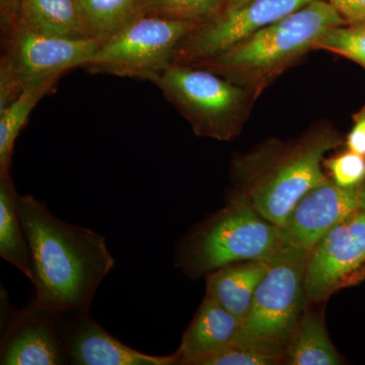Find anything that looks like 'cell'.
Returning <instances> with one entry per match:
<instances>
[{"label": "cell", "mask_w": 365, "mask_h": 365, "mask_svg": "<svg viewBox=\"0 0 365 365\" xmlns=\"http://www.w3.org/2000/svg\"><path fill=\"white\" fill-rule=\"evenodd\" d=\"M365 279V204L336 225L309 253L307 299L323 302Z\"/></svg>", "instance_id": "9c48e42d"}, {"label": "cell", "mask_w": 365, "mask_h": 365, "mask_svg": "<svg viewBox=\"0 0 365 365\" xmlns=\"http://www.w3.org/2000/svg\"><path fill=\"white\" fill-rule=\"evenodd\" d=\"M314 49L326 50L356 62L365 69V25H344L324 34Z\"/></svg>", "instance_id": "603a6c76"}, {"label": "cell", "mask_w": 365, "mask_h": 365, "mask_svg": "<svg viewBox=\"0 0 365 365\" xmlns=\"http://www.w3.org/2000/svg\"><path fill=\"white\" fill-rule=\"evenodd\" d=\"M359 188H360V193H361V196H362V200H364V202L365 204V182H364V184L360 185Z\"/></svg>", "instance_id": "f1b7e54d"}, {"label": "cell", "mask_w": 365, "mask_h": 365, "mask_svg": "<svg viewBox=\"0 0 365 365\" xmlns=\"http://www.w3.org/2000/svg\"><path fill=\"white\" fill-rule=\"evenodd\" d=\"M344 25V19L328 1L313 0L222 54L187 66L215 72L256 96L290 64L314 49L324 34Z\"/></svg>", "instance_id": "3957f363"}, {"label": "cell", "mask_w": 365, "mask_h": 365, "mask_svg": "<svg viewBox=\"0 0 365 365\" xmlns=\"http://www.w3.org/2000/svg\"><path fill=\"white\" fill-rule=\"evenodd\" d=\"M364 205L359 187L343 188L329 180L300 198L281 227L283 239L311 252L329 230Z\"/></svg>", "instance_id": "7c38bea8"}, {"label": "cell", "mask_w": 365, "mask_h": 365, "mask_svg": "<svg viewBox=\"0 0 365 365\" xmlns=\"http://www.w3.org/2000/svg\"><path fill=\"white\" fill-rule=\"evenodd\" d=\"M225 1H227V4L228 0H225Z\"/></svg>", "instance_id": "f546056e"}, {"label": "cell", "mask_w": 365, "mask_h": 365, "mask_svg": "<svg viewBox=\"0 0 365 365\" xmlns=\"http://www.w3.org/2000/svg\"><path fill=\"white\" fill-rule=\"evenodd\" d=\"M190 21L136 16L102 43L81 68L91 73L144 79L155 83L174 66L182 43L198 26Z\"/></svg>", "instance_id": "8992f818"}, {"label": "cell", "mask_w": 365, "mask_h": 365, "mask_svg": "<svg viewBox=\"0 0 365 365\" xmlns=\"http://www.w3.org/2000/svg\"><path fill=\"white\" fill-rule=\"evenodd\" d=\"M225 6V0H138L136 16H160L203 25L220 16Z\"/></svg>", "instance_id": "44dd1931"}, {"label": "cell", "mask_w": 365, "mask_h": 365, "mask_svg": "<svg viewBox=\"0 0 365 365\" xmlns=\"http://www.w3.org/2000/svg\"><path fill=\"white\" fill-rule=\"evenodd\" d=\"M340 143V137L329 125L288 143H265L235 158L232 177L235 192L268 222L282 227L300 198L330 180L324 173V160Z\"/></svg>", "instance_id": "7a4b0ae2"}, {"label": "cell", "mask_w": 365, "mask_h": 365, "mask_svg": "<svg viewBox=\"0 0 365 365\" xmlns=\"http://www.w3.org/2000/svg\"><path fill=\"white\" fill-rule=\"evenodd\" d=\"M18 196L13 178H0V256L31 280L32 258L19 215Z\"/></svg>", "instance_id": "ac0fdd59"}, {"label": "cell", "mask_w": 365, "mask_h": 365, "mask_svg": "<svg viewBox=\"0 0 365 365\" xmlns=\"http://www.w3.org/2000/svg\"><path fill=\"white\" fill-rule=\"evenodd\" d=\"M16 28L51 37L88 39L76 0H24Z\"/></svg>", "instance_id": "2e32d148"}, {"label": "cell", "mask_w": 365, "mask_h": 365, "mask_svg": "<svg viewBox=\"0 0 365 365\" xmlns=\"http://www.w3.org/2000/svg\"><path fill=\"white\" fill-rule=\"evenodd\" d=\"M244 323L206 295L182 335L179 364L199 365L239 339Z\"/></svg>", "instance_id": "5bb4252c"}, {"label": "cell", "mask_w": 365, "mask_h": 365, "mask_svg": "<svg viewBox=\"0 0 365 365\" xmlns=\"http://www.w3.org/2000/svg\"><path fill=\"white\" fill-rule=\"evenodd\" d=\"M248 1L250 0H228L225 9H237V7L242 6V4H247Z\"/></svg>", "instance_id": "83f0119b"}, {"label": "cell", "mask_w": 365, "mask_h": 365, "mask_svg": "<svg viewBox=\"0 0 365 365\" xmlns=\"http://www.w3.org/2000/svg\"><path fill=\"white\" fill-rule=\"evenodd\" d=\"M332 181L343 188H356L365 182V157L346 151L335 158L324 160Z\"/></svg>", "instance_id": "cb8c5ba5"}, {"label": "cell", "mask_w": 365, "mask_h": 365, "mask_svg": "<svg viewBox=\"0 0 365 365\" xmlns=\"http://www.w3.org/2000/svg\"><path fill=\"white\" fill-rule=\"evenodd\" d=\"M268 267V261H242L217 269L206 276V295L244 323Z\"/></svg>", "instance_id": "9a60e30c"}, {"label": "cell", "mask_w": 365, "mask_h": 365, "mask_svg": "<svg viewBox=\"0 0 365 365\" xmlns=\"http://www.w3.org/2000/svg\"><path fill=\"white\" fill-rule=\"evenodd\" d=\"M348 150L365 157V107L355 115L354 125L347 136Z\"/></svg>", "instance_id": "4316f807"}, {"label": "cell", "mask_w": 365, "mask_h": 365, "mask_svg": "<svg viewBox=\"0 0 365 365\" xmlns=\"http://www.w3.org/2000/svg\"><path fill=\"white\" fill-rule=\"evenodd\" d=\"M348 25H365V0H326Z\"/></svg>", "instance_id": "d4e9b609"}, {"label": "cell", "mask_w": 365, "mask_h": 365, "mask_svg": "<svg viewBox=\"0 0 365 365\" xmlns=\"http://www.w3.org/2000/svg\"><path fill=\"white\" fill-rule=\"evenodd\" d=\"M311 1L313 0H250L237 9H225L220 16L198 26L187 38L174 66L193 64L222 54Z\"/></svg>", "instance_id": "30bf717a"}, {"label": "cell", "mask_w": 365, "mask_h": 365, "mask_svg": "<svg viewBox=\"0 0 365 365\" xmlns=\"http://www.w3.org/2000/svg\"><path fill=\"white\" fill-rule=\"evenodd\" d=\"M284 244L281 227L235 192L225 208L184 237L175 262L190 277H200L237 262L269 261Z\"/></svg>", "instance_id": "277c9868"}, {"label": "cell", "mask_w": 365, "mask_h": 365, "mask_svg": "<svg viewBox=\"0 0 365 365\" xmlns=\"http://www.w3.org/2000/svg\"><path fill=\"white\" fill-rule=\"evenodd\" d=\"M24 0H0L1 34L11 32L18 26Z\"/></svg>", "instance_id": "484cf974"}, {"label": "cell", "mask_w": 365, "mask_h": 365, "mask_svg": "<svg viewBox=\"0 0 365 365\" xmlns=\"http://www.w3.org/2000/svg\"><path fill=\"white\" fill-rule=\"evenodd\" d=\"M18 210L32 258V304L52 313L88 312L115 265L105 237L59 220L32 195L19 194Z\"/></svg>", "instance_id": "6da1fadb"}, {"label": "cell", "mask_w": 365, "mask_h": 365, "mask_svg": "<svg viewBox=\"0 0 365 365\" xmlns=\"http://www.w3.org/2000/svg\"><path fill=\"white\" fill-rule=\"evenodd\" d=\"M64 340L69 364L74 365H177L179 353L148 355L120 342L95 321L88 312H66Z\"/></svg>", "instance_id": "4fadbf2b"}, {"label": "cell", "mask_w": 365, "mask_h": 365, "mask_svg": "<svg viewBox=\"0 0 365 365\" xmlns=\"http://www.w3.org/2000/svg\"><path fill=\"white\" fill-rule=\"evenodd\" d=\"M2 302L0 364H69L63 335L66 313H52L31 304L23 311Z\"/></svg>", "instance_id": "8fae6325"}, {"label": "cell", "mask_w": 365, "mask_h": 365, "mask_svg": "<svg viewBox=\"0 0 365 365\" xmlns=\"http://www.w3.org/2000/svg\"><path fill=\"white\" fill-rule=\"evenodd\" d=\"M285 364L339 365L343 359L327 332L323 314L302 312L285 349Z\"/></svg>", "instance_id": "e0dca14e"}, {"label": "cell", "mask_w": 365, "mask_h": 365, "mask_svg": "<svg viewBox=\"0 0 365 365\" xmlns=\"http://www.w3.org/2000/svg\"><path fill=\"white\" fill-rule=\"evenodd\" d=\"M88 39L104 43L136 16L138 0H76Z\"/></svg>", "instance_id": "ffe728a7"}, {"label": "cell", "mask_w": 365, "mask_h": 365, "mask_svg": "<svg viewBox=\"0 0 365 365\" xmlns=\"http://www.w3.org/2000/svg\"><path fill=\"white\" fill-rule=\"evenodd\" d=\"M58 79H49L26 88L20 97L0 111V178L11 176L14 143L41 98L49 93Z\"/></svg>", "instance_id": "d6986e66"}, {"label": "cell", "mask_w": 365, "mask_h": 365, "mask_svg": "<svg viewBox=\"0 0 365 365\" xmlns=\"http://www.w3.org/2000/svg\"><path fill=\"white\" fill-rule=\"evenodd\" d=\"M0 59V111L20 97L26 88L59 79L81 67L102 43L91 39L51 37L16 28L2 34Z\"/></svg>", "instance_id": "ba28073f"}, {"label": "cell", "mask_w": 365, "mask_h": 365, "mask_svg": "<svg viewBox=\"0 0 365 365\" xmlns=\"http://www.w3.org/2000/svg\"><path fill=\"white\" fill-rule=\"evenodd\" d=\"M198 136L227 141L242 130L253 91L193 66H172L155 81Z\"/></svg>", "instance_id": "5b68a950"}, {"label": "cell", "mask_w": 365, "mask_h": 365, "mask_svg": "<svg viewBox=\"0 0 365 365\" xmlns=\"http://www.w3.org/2000/svg\"><path fill=\"white\" fill-rule=\"evenodd\" d=\"M311 252L284 244L268 261L240 337L287 349L304 309Z\"/></svg>", "instance_id": "52a82bcc"}, {"label": "cell", "mask_w": 365, "mask_h": 365, "mask_svg": "<svg viewBox=\"0 0 365 365\" xmlns=\"http://www.w3.org/2000/svg\"><path fill=\"white\" fill-rule=\"evenodd\" d=\"M284 349L240 337L199 365H274L284 364Z\"/></svg>", "instance_id": "7402d4cb"}]
</instances>
